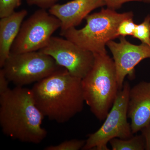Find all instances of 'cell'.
I'll use <instances>...</instances> for the list:
<instances>
[{
  "mask_svg": "<svg viewBox=\"0 0 150 150\" xmlns=\"http://www.w3.org/2000/svg\"><path fill=\"white\" fill-rule=\"evenodd\" d=\"M104 6V0H73L63 4H55L48 12L61 21V34L79 25L93 10Z\"/></svg>",
  "mask_w": 150,
  "mask_h": 150,
  "instance_id": "cell-10",
  "label": "cell"
},
{
  "mask_svg": "<svg viewBox=\"0 0 150 150\" xmlns=\"http://www.w3.org/2000/svg\"><path fill=\"white\" fill-rule=\"evenodd\" d=\"M128 117L133 134L150 122V81H143L130 89Z\"/></svg>",
  "mask_w": 150,
  "mask_h": 150,
  "instance_id": "cell-11",
  "label": "cell"
},
{
  "mask_svg": "<svg viewBox=\"0 0 150 150\" xmlns=\"http://www.w3.org/2000/svg\"><path fill=\"white\" fill-rule=\"evenodd\" d=\"M133 17L132 11L120 13L108 8H103L99 12L87 16L86 24L81 29L71 28L60 34L93 54H106L108 42L118 37L117 30L120 23Z\"/></svg>",
  "mask_w": 150,
  "mask_h": 150,
  "instance_id": "cell-4",
  "label": "cell"
},
{
  "mask_svg": "<svg viewBox=\"0 0 150 150\" xmlns=\"http://www.w3.org/2000/svg\"><path fill=\"white\" fill-rule=\"evenodd\" d=\"M133 37L141 40L142 43L150 46V15L145 17L142 23L137 24Z\"/></svg>",
  "mask_w": 150,
  "mask_h": 150,
  "instance_id": "cell-14",
  "label": "cell"
},
{
  "mask_svg": "<svg viewBox=\"0 0 150 150\" xmlns=\"http://www.w3.org/2000/svg\"><path fill=\"white\" fill-rule=\"evenodd\" d=\"M84 140H68L56 145H51L45 148V150H79L82 149L85 144Z\"/></svg>",
  "mask_w": 150,
  "mask_h": 150,
  "instance_id": "cell-15",
  "label": "cell"
},
{
  "mask_svg": "<svg viewBox=\"0 0 150 150\" xmlns=\"http://www.w3.org/2000/svg\"><path fill=\"white\" fill-rule=\"evenodd\" d=\"M61 26L59 19L45 9L36 11L23 22L11 53L39 51L47 45L52 34Z\"/></svg>",
  "mask_w": 150,
  "mask_h": 150,
  "instance_id": "cell-7",
  "label": "cell"
},
{
  "mask_svg": "<svg viewBox=\"0 0 150 150\" xmlns=\"http://www.w3.org/2000/svg\"><path fill=\"white\" fill-rule=\"evenodd\" d=\"M43 116L30 89L16 86L0 95V125L4 134L15 140L38 144L47 135Z\"/></svg>",
  "mask_w": 150,
  "mask_h": 150,
  "instance_id": "cell-2",
  "label": "cell"
},
{
  "mask_svg": "<svg viewBox=\"0 0 150 150\" xmlns=\"http://www.w3.org/2000/svg\"><path fill=\"white\" fill-rule=\"evenodd\" d=\"M145 139L146 150H150V122L141 130Z\"/></svg>",
  "mask_w": 150,
  "mask_h": 150,
  "instance_id": "cell-21",
  "label": "cell"
},
{
  "mask_svg": "<svg viewBox=\"0 0 150 150\" xmlns=\"http://www.w3.org/2000/svg\"><path fill=\"white\" fill-rule=\"evenodd\" d=\"M21 4V0H0V18L10 15Z\"/></svg>",
  "mask_w": 150,
  "mask_h": 150,
  "instance_id": "cell-16",
  "label": "cell"
},
{
  "mask_svg": "<svg viewBox=\"0 0 150 150\" xmlns=\"http://www.w3.org/2000/svg\"><path fill=\"white\" fill-rule=\"evenodd\" d=\"M9 82L3 69L1 68L0 70V95L5 93L10 89L9 88Z\"/></svg>",
  "mask_w": 150,
  "mask_h": 150,
  "instance_id": "cell-20",
  "label": "cell"
},
{
  "mask_svg": "<svg viewBox=\"0 0 150 150\" xmlns=\"http://www.w3.org/2000/svg\"><path fill=\"white\" fill-rule=\"evenodd\" d=\"M81 80L62 67L34 84L30 89L33 97L44 117L65 123L82 111L85 100Z\"/></svg>",
  "mask_w": 150,
  "mask_h": 150,
  "instance_id": "cell-1",
  "label": "cell"
},
{
  "mask_svg": "<svg viewBox=\"0 0 150 150\" xmlns=\"http://www.w3.org/2000/svg\"><path fill=\"white\" fill-rule=\"evenodd\" d=\"M133 18L126 19L120 23L117 30L118 37H126L127 35L133 36L137 24L134 22Z\"/></svg>",
  "mask_w": 150,
  "mask_h": 150,
  "instance_id": "cell-17",
  "label": "cell"
},
{
  "mask_svg": "<svg viewBox=\"0 0 150 150\" xmlns=\"http://www.w3.org/2000/svg\"><path fill=\"white\" fill-rule=\"evenodd\" d=\"M26 10L15 11L0 20V67L2 68L11 53V48L18 35L23 19L27 15Z\"/></svg>",
  "mask_w": 150,
  "mask_h": 150,
  "instance_id": "cell-12",
  "label": "cell"
},
{
  "mask_svg": "<svg viewBox=\"0 0 150 150\" xmlns=\"http://www.w3.org/2000/svg\"><path fill=\"white\" fill-rule=\"evenodd\" d=\"M108 8L116 10L121 7L125 3L129 2H143V0H104Z\"/></svg>",
  "mask_w": 150,
  "mask_h": 150,
  "instance_id": "cell-19",
  "label": "cell"
},
{
  "mask_svg": "<svg viewBox=\"0 0 150 150\" xmlns=\"http://www.w3.org/2000/svg\"><path fill=\"white\" fill-rule=\"evenodd\" d=\"M94 55L93 66L82 79V87L85 102L102 121L112 107L119 89L113 59L107 53Z\"/></svg>",
  "mask_w": 150,
  "mask_h": 150,
  "instance_id": "cell-3",
  "label": "cell"
},
{
  "mask_svg": "<svg viewBox=\"0 0 150 150\" xmlns=\"http://www.w3.org/2000/svg\"><path fill=\"white\" fill-rule=\"evenodd\" d=\"M40 51L51 56L60 67L74 76L83 79L90 71L95 61L91 51L81 48L67 39L52 36Z\"/></svg>",
  "mask_w": 150,
  "mask_h": 150,
  "instance_id": "cell-8",
  "label": "cell"
},
{
  "mask_svg": "<svg viewBox=\"0 0 150 150\" xmlns=\"http://www.w3.org/2000/svg\"><path fill=\"white\" fill-rule=\"evenodd\" d=\"M62 68L51 56L39 50L11 53L1 69L10 82L23 87L35 83Z\"/></svg>",
  "mask_w": 150,
  "mask_h": 150,
  "instance_id": "cell-6",
  "label": "cell"
},
{
  "mask_svg": "<svg viewBox=\"0 0 150 150\" xmlns=\"http://www.w3.org/2000/svg\"><path fill=\"white\" fill-rule=\"evenodd\" d=\"M143 2H144L145 3H150V0H143Z\"/></svg>",
  "mask_w": 150,
  "mask_h": 150,
  "instance_id": "cell-22",
  "label": "cell"
},
{
  "mask_svg": "<svg viewBox=\"0 0 150 150\" xmlns=\"http://www.w3.org/2000/svg\"><path fill=\"white\" fill-rule=\"evenodd\" d=\"M58 0H26L29 5H35L40 8H50L52 6L55 4Z\"/></svg>",
  "mask_w": 150,
  "mask_h": 150,
  "instance_id": "cell-18",
  "label": "cell"
},
{
  "mask_svg": "<svg viewBox=\"0 0 150 150\" xmlns=\"http://www.w3.org/2000/svg\"><path fill=\"white\" fill-rule=\"evenodd\" d=\"M110 144L112 150H144L146 149L144 138L141 134L127 139L114 138L110 140Z\"/></svg>",
  "mask_w": 150,
  "mask_h": 150,
  "instance_id": "cell-13",
  "label": "cell"
},
{
  "mask_svg": "<svg viewBox=\"0 0 150 150\" xmlns=\"http://www.w3.org/2000/svg\"><path fill=\"white\" fill-rule=\"evenodd\" d=\"M131 86L124 82L101 127L88 135L83 150H109L107 144L114 138L127 139L134 136L131 123L127 120Z\"/></svg>",
  "mask_w": 150,
  "mask_h": 150,
  "instance_id": "cell-5",
  "label": "cell"
},
{
  "mask_svg": "<svg viewBox=\"0 0 150 150\" xmlns=\"http://www.w3.org/2000/svg\"><path fill=\"white\" fill-rule=\"evenodd\" d=\"M119 38V43L110 40L106 46L113 56L120 90L123 88L126 76L131 80L135 79V67L142 60L150 59V46L142 43L140 45H134L126 40L125 37Z\"/></svg>",
  "mask_w": 150,
  "mask_h": 150,
  "instance_id": "cell-9",
  "label": "cell"
}]
</instances>
